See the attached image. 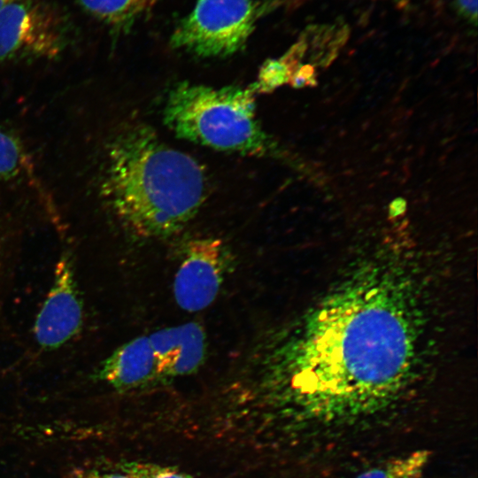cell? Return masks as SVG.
<instances>
[{"instance_id":"cell-1","label":"cell","mask_w":478,"mask_h":478,"mask_svg":"<svg viewBox=\"0 0 478 478\" xmlns=\"http://www.w3.org/2000/svg\"><path fill=\"white\" fill-rule=\"evenodd\" d=\"M205 175L190 156L146 127L121 133L110 145L103 195L124 226L146 239L168 237L196 215Z\"/></svg>"},{"instance_id":"cell-2","label":"cell","mask_w":478,"mask_h":478,"mask_svg":"<svg viewBox=\"0 0 478 478\" xmlns=\"http://www.w3.org/2000/svg\"><path fill=\"white\" fill-rule=\"evenodd\" d=\"M254 90L182 82L171 90L166 125L181 138L220 150L262 155L269 149L255 116Z\"/></svg>"},{"instance_id":"cell-3","label":"cell","mask_w":478,"mask_h":478,"mask_svg":"<svg viewBox=\"0 0 478 478\" xmlns=\"http://www.w3.org/2000/svg\"><path fill=\"white\" fill-rule=\"evenodd\" d=\"M274 1L197 0L175 27L170 44L199 57H226L243 48L257 21Z\"/></svg>"},{"instance_id":"cell-4","label":"cell","mask_w":478,"mask_h":478,"mask_svg":"<svg viewBox=\"0 0 478 478\" xmlns=\"http://www.w3.org/2000/svg\"><path fill=\"white\" fill-rule=\"evenodd\" d=\"M71 23L42 0H14L0 12V60L53 58L67 46Z\"/></svg>"},{"instance_id":"cell-5","label":"cell","mask_w":478,"mask_h":478,"mask_svg":"<svg viewBox=\"0 0 478 478\" xmlns=\"http://www.w3.org/2000/svg\"><path fill=\"white\" fill-rule=\"evenodd\" d=\"M227 258L220 239L190 241L173 280V296L179 307L194 312L211 305L223 283Z\"/></svg>"},{"instance_id":"cell-6","label":"cell","mask_w":478,"mask_h":478,"mask_svg":"<svg viewBox=\"0 0 478 478\" xmlns=\"http://www.w3.org/2000/svg\"><path fill=\"white\" fill-rule=\"evenodd\" d=\"M83 306L72 259L66 253L58 261L51 288L35 319L34 334L44 350H55L81 331Z\"/></svg>"},{"instance_id":"cell-7","label":"cell","mask_w":478,"mask_h":478,"mask_svg":"<svg viewBox=\"0 0 478 478\" xmlns=\"http://www.w3.org/2000/svg\"><path fill=\"white\" fill-rule=\"evenodd\" d=\"M155 354L158 377H177L197 371L207 350L206 335L199 323L188 322L148 335Z\"/></svg>"},{"instance_id":"cell-8","label":"cell","mask_w":478,"mask_h":478,"mask_svg":"<svg viewBox=\"0 0 478 478\" xmlns=\"http://www.w3.org/2000/svg\"><path fill=\"white\" fill-rule=\"evenodd\" d=\"M158 377L148 335L135 337L117 348L94 373V378L118 390L138 388Z\"/></svg>"},{"instance_id":"cell-9","label":"cell","mask_w":478,"mask_h":478,"mask_svg":"<svg viewBox=\"0 0 478 478\" xmlns=\"http://www.w3.org/2000/svg\"><path fill=\"white\" fill-rule=\"evenodd\" d=\"M84 12L110 27L116 35L133 24L158 0H73Z\"/></svg>"},{"instance_id":"cell-10","label":"cell","mask_w":478,"mask_h":478,"mask_svg":"<svg viewBox=\"0 0 478 478\" xmlns=\"http://www.w3.org/2000/svg\"><path fill=\"white\" fill-rule=\"evenodd\" d=\"M428 450H418L393 458L361 473L356 478H420L429 460Z\"/></svg>"},{"instance_id":"cell-11","label":"cell","mask_w":478,"mask_h":478,"mask_svg":"<svg viewBox=\"0 0 478 478\" xmlns=\"http://www.w3.org/2000/svg\"><path fill=\"white\" fill-rule=\"evenodd\" d=\"M30 159L17 138L0 129V180L29 177Z\"/></svg>"},{"instance_id":"cell-12","label":"cell","mask_w":478,"mask_h":478,"mask_svg":"<svg viewBox=\"0 0 478 478\" xmlns=\"http://www.w3.org/2000/svg\"><path fill=\"white\" fill-rule=\"evenodd\" d=\"M290 73L281 58L266 60L258 73V81L251 85L254 91L269 92L289 82Z\"/></svg>"},{"instance_id":"cell-13","label":"cell","mask_w":478,"mask_h":478,"mask_svg":"<svg viewBox=\"0 0 478 478\" xmlns=\"http://www.w3.org/2000/svg\"><path fill=\"white\" fill-rule=\"evenodd\" d=\"M120 470L130 478H191L173 468L142 462H126Z\"/></svg>"},{"instance_id":"cell-14","label":"cell","mask_w":478,"mask_h":478,"mask_svg":"<svg viewBox=\"0 0 478 478\" xmlns=\"http://www.w3.org/2000/svg\"><path fill=\"white\" fill-rule=\"evenodd\" d=\"M289 82L294 88L314 86L316 84L315 66L301 63L290 75Z\"/></svg>"},{"instance_id":"cell-15","label":"cell","mask_w":478,"mask_h":478,"mask_svg":"<svg viewBox=\"0 0 478 478\" xmlns=\"http://www.w3.org/2000/svg\"><path fill=\"white\" fill-rule=\"evenodd\" d=\"M458 13L469 24L477 25V0H454Z\"/></svg>"},{"instance_id":"cell-16","label":"cell","mask_w":478,"mask_h":478,"mask_svg":"<svg viewBox=\"0 0 478 478\" xmlns=\"http://www.w3.org/2000/svg\"><path fill=\"white\" fill-rule=\"evenodd\" d=\"M70 478H130L125 474L104 473L97 470L80 469L72 473Z\"/></svg>"},{"instance_id":"cell-17","label":"cell","mask_w":478,"mask_h":478,"mask_svg":"<svg viewBox=\"0 0 478 478\" xmlns=\"http://www.w3.org/2000/svg\"><path fill=\"white\" fill-rule=\"evenodd\" d=\"M406 202L403 198L395 199L390 204V214L395 216L405 210Z\"/></svg>"},{"instance_id":"cell-18","label":"cell","mask_w":478,"mask_h":478,"mask_svg":"<svg viewBox=\"0 0 478 478\" xmlns=\"http://www.w3.org/2000/svg\"><path fill=\"white\" fill-rule=\"evenodd\" d=\"M12 1L14 0H0V12Z\"/></svg>"},{"instance_id":"cell-19","label":"cell","mask_w":478,"mask_h":478,"mask_svg":"<svg viewBox=\"0 0 478 478\" xmlns=\"http://www.w3.org/2000/svg\"><path fill=\"white\" fill-rule=\"evenodd\" d=\"M394 1H397V0H394Z\"/></svg>"}]
</instances>
